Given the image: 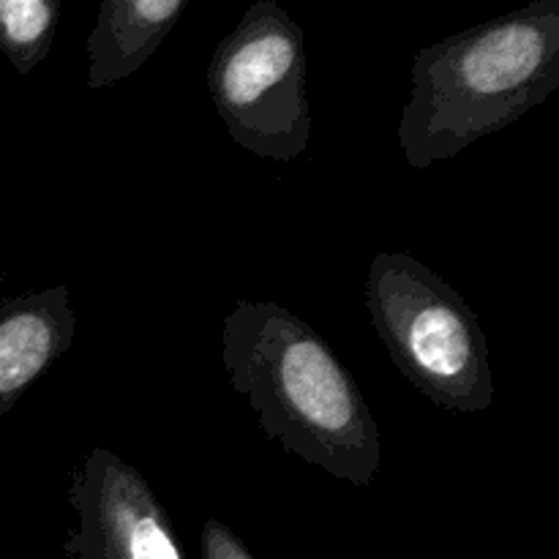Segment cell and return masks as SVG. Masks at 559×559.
<instances>
[{
    "label": "cell",
    "mask_w": 559,
    "mask_h": 559,
    "mask_svg": "<svg viewBox=\"0 0 559 559\" xmlns=\"http://www.w3.org/2000/svg\"><path fill=\"white\" fill-rule=\"evenodd\" d=\"M224 371L267 440L336 480L374 484L382 440L364 391L331 344L278 304L238 300L222 331Z\"/></svg>",
    "instance_id": "6da1fadb"
},
{
    "label": "cell",
    "mask_w": 559,
    "mask_h": 559,
    "mask_svg": "<svg viewBox=\"0 0 559 559\" xmlns=\"http://www.w3.org/2000/svg\"><path fill=\"white\" fill-rule=\"evenodd\" d=\"M557 87L559 0H533L418 49L399 145L409 167L429 169L516 123Z\"/></svg>",
    "instance_id": "7a4b0ae2"
},
{
    "label": "cell",
    "mask_w": 559,
    "mask_h": 559,
    "mask_svg": "<svg viewBox=\"0 0 559 559\" xmlns=\"http://www.w3.org/2000/svg\"><path fill=\"white\" fill-rule=\"evenodd\" d=\"M366 309L388 358L437 407L478 415L495 404V371L478 314L451 282L385 251L366 273Z\"/></svg>",
    "instance_id": "3957f363"
},
{
    "label": "cell",
    "mask_w": 559,
    "mask_h": 559,
    "mask_svg": "<svg viewBox=\"0 0 559 559\" xmlns=\"http://www.w3.org/2000/svg\"><path fill=\"white\" fill-rule=\"evenodd\" d=\"M207 91L229 136L243 151L295 162L311 136L306 38L276 3L257 0L207 66Z\"/></svg>",
    "instance_id": "277c9868"
},
{
    "label": "cell",
    "mask_w": 559,
    "mask_h": 559,
    "mask_svg": "<svg viewBox=\"0 0 559 559\" xmlns=\"http://www.w3.org/2000/svg\"><path fill=\"white\" fill-rule=\"evenodd\" d=\"M69 506L76 511L63 544L69 559H186L145 475L107 448H93L76 469Z\"/></svg>",
    "instance_id": "5b68a950"
},
{
    "label": "cell",
    "mask_w": 559,
    "mask_h": 559,
    "mask_svg": "<svg viewBox=\"0 0 559 559\" xmlns=\"http://www.w3.org/2000/svg\"><path fill=\"white\" fill-rule=\"evenodd\" d=\"M74 333L76 314L63 284L0 300V418L69 353Z\"/></svg>",
    "instance_id": "8992f818"
},
{
    "label": "cell",
    "mask_w": 559,
    "mask_h": 559,
    "mask_svg": "<svg viewBox=\"0 0 559 559\" xmlns=\"http://www.w3.org/2000/svg\"><path fill=\"white\" fill-rule=\"evenodd\" d=\"M186 9V0H104L85 44V85L98 91L140 71Z\"/></svg>",
    "instance_id": "52a82bcc"
},
{
    "label": "cell",
    "mask_w": 559,
    "mask_h": 559,
    "mask_svg": "<svg viewBox=\"0 0 559 559\" xmlns=\"http://www.w3.org/2000/svg\"><path fill=\"white\" fill-rule=\"evenodd\" d=\"M60 0H0V52L27 76L47 60L60 20Z\"/></svg>",
    "instance_id": "ba28073f"
},
{
    "label": "cell",
    "mask_w": 559,
    "mask_h": 559,
    "mask_svg": "<svg viewBox=\"0 0 559 559\" xmlns=\"http://www.w3.org/2000/svg\"><path fill=\"white\" fill-rule=\"evenodd\" d=\"M200 557L202 559H254L243 540L222 524L218 519H207L202 524V538H200Z\"/></svg>",
    "instance_id": "9c48e42d"
}]
</instances>
